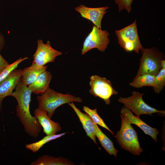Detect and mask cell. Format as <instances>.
<instances>
[{"mask_svg":"<svg viewBox=\"0 0 165 165\" xmlns=\"http://www.w3.org/2000/svg\"><path fill=\"white\" fill-rule=\"evenodd\" d=\"M69 105L73 109L81 123L87 136L90 138L96 144V136L95 134L94 121L87 113L82 112L75 105L73 102L68 103Z\"/></svg>","mask_w":165,"mask_h":165,"instance_id":"5bb4252c","label":"cell"},{"mask_svg":"<svg viewBox=\"0 0 165 165\" xmlns=\"http://www.w3.org/2000/svg\"><path fill=\"white\" fill-rule=\"evenodd\" d=\"M109 35L107 31L102 30L101 28L93 26L91 32L84 42L82 54H84L94 48H96L101 52L105 51L110 42L108 38Z\"/></svg>","mask_w":165,"mask_h":165,"instance_id":"ba28073f","label":"cell"},{"mask_svg":"<svg viewBox=\"0 0 165 165\" xmlns=\"http://www.w3.org/2000/svg\"><path fill=\"white\" fill-rule=\"evenodd\" d=\"M47 66H37L33 64L23 70L21 79L27 86L32 83L40 74L46 71Z\"/></svg>","mask_w":165,"mask_h":165,"instance_id":"2e32d148","label":"cell"},{"mask_svg":"<svg viewBox=\"0 0 165 165\" xmlns=\"http://www.w3.org/2000/svg\"><path fill=\"white\" fill-rule=\"evenodd\" d=\"M140 50L142 56L135 77L146 74L156 76L161 69L160 63L164 59L163 54L155 47L145 49L142 47Z\"/></svg>","mask_w":165,"mask_h":165,"instance_id":"277c9868","label":"cell"},{"mask_svg":"<svg viewBox=\"0 0 165 165\" xmlns=\"http://www.w3.org/2000/svg\"><path fill=\"white\" fill-rule=\"evenodd\" d=\"M83 109L86 113L89 116L95 123L105 128L110 132L113 135H114L113 132L107 126L103 120L98 114L97 112V108L92 109L88 107L83 106Z\"/></svg>","mask_w":165,"mask_h":165,"instance_id":"44dd1931","label":"cell"},{"mask_svg":"<svg viewBox=\"0 0 165 165\" xmlns=\"http://www.w3.org/2000/svg\"><path fill=\"white\" fill-rule=\"evenodd\" d=\"M143 93L134 91L132 92L131 96L125 98L120 97L118 101L123 104V107L130 110L138 118L143 114L151 115L156 113L165 114V111L158 110L145 103L143 99Z\"/></svg>","mask_w":165,"mask_h":165,"instance_id":"5b68a950","label":"cell"},{"mask_svg":"<svg viewBox=\"0 0 165 165\" xmlns=\"http://www.w3.org/2000/svg\"><path fill=\"white\" fill-rule=\"evenodd\" d=\"M32 92L20 79L11 96L15 97L17 105L16 115L24 126L25 132L30 136L37 138L41 132L42 127L37 119L31 114L30 104Z\"/></svg>","mask_w":165,"mask_h":165,"instance_id":"6da1fadb","label":"cell"},{"mask_svg":"<svg viewBox=\"0 0 165 165\" xmlns=\"http://www.w3.org/2000/svg\"><path fill=\"white\" fill-rule=\"evenodd\" d=\"M165 86V69L161 68L155 76L153 86L154 92L159 94Z\"/></svg>","mask_w":165,"mask_h":165,"instance_id":"7402d4cb","label":"cell"},{"mask_svg":"<svg viewBox=\"0 0 165 165\" xmlns=\"http://www.w3.org/2000/svg\"><path fill=\"white\" fill-rule=\"evenodd\" d=\"M28 57H21L14 62L9 64L0 74V82L3 80L13 70L16 69L22 61L28 59Z\"/></svg>","mask_w":165,"mask_h":165,"instance_id":"603a6c76","label":"cell"},{"mask_svg":"<svg viewBox=\"0 0 165 165\" xmlns=\"http://www.w3.org/2000/svg\"><path fill=\"white\" fill-rule=\"evenodd\" d=\"M160 64L161 68L165 69V60H164L163 59L161 61Z\"/></svg>","mask_w":165,"mask_h":165,"instance_id":"484cf974","label":"cell"},{"mask_svg":"<svg viewBox=\"0 0 165 165\" xmlns=\"http://www.w3.org/2000/svg\"><path fill=\"white\" fill-rule=\"evenodd\" d=\"M108 6L98 8H89L80 5L75 8L81 16L91 21L95 26L101 28L102 19L108 9Z\"/></svg>","mask_w":165,"mask_h":165,"instance_id":"30bf717a","label":"cell"},{"mask_svg":"<svg viewBox=\"0 0 165 165\" xmlns=\"http://www.w3.org/2000/svg\"><path fill=\"white\" fill-rule=\"evenodd\" d=\"M66 133L65 132L58 134L46 135L38 141L26 145L25 147L27 149L31 150L34 153H36L47 142L60 138Z\"/></svg>","mask_w":165,"mask_h":165,"instance_id":"ffe728a7","label":"cell"},{"mask_svg":"<svg viewBox=\"0 0 165 165\" xmlns=\"http://www.w3.org/2000/svg\"><path fill=\"white\" fill-rule=\"evenodd\" d=\"M23 70L15 69L0 82V107L3 99L11 96L13 90L16 87L22 75Z\"/></svg>","mask_w":165,"mask_h":165,"instance_id":"8fae6325","label":"cell"},{"mask_svg":"<svg viewBox=\"0 0 165 165\" xmlns=\"http://www.w3.org/2000/svg\"><path fill=\"white\" fill-rule=\"evenodd\" d=\"M120 116L121 128L115 137L122 149L132 154L140 156L143 150L140 146L137 133L131 124L122 115Z\"/></svg>","mask_w":165,"mask_h":165,"instance_id":"3957f363","label":"cell"},{"mask_svg":"<svg viewBox=\"0 0 165 165\" xmlns=\"http://www.w3.org/2000/svg\"><path fill=\"white\" fill-rule=\"evenodd\" d=\"M120 113L121 115L124 117L131 124H134L139 127L147 135L150 136L156 142L157 136L159 134V131L155 128H153L146 123L140 118L134 115L130 110L122 107Z\"/></svg>","mask_w":165,"mask_h":165,"instance_id":"4fadbf2b","label":"cell"},{"mask_svg":"<svg viewBox=\"0 0 165 165\" xmlns=\"http://www.w3.org/2000/svg\"><path fill=\"white\" fill-rule=\"evenodd\" d=\"M37 100L38 107L46 111L49 117L51 119L56 109L61 105L76 102L83 101L80 97H76L69 94H63L57 92L49 88L44 93L38 95Z\"/></svg>","mask_w":165,"mask_h":165,"instance_id":"7a4b0ae2","label":"cell"},{"mask_svg":"<svg viewBox=\"0 0 165 165\" xmlns=\"http://www.w3.org/2000/svg\"><path fill=\"white\" fill-rule=\"evenodd\" d=\"M37 47L33 55L32 64L37 66H43L50 62H53L56 58L61 55L62 53L53 48L49 41L46 44L41 39L37 41Z\"/></svg>","mask_w":165,"mask_h":165,"instance_id":"9c48e42d","label":"cell"},{"mask_svg":"<svg viewBox=\"0 0 165 165\" xmlns=\"http://www.w3.org/2000/svg\"><path fill=\"white\" fill-rule=\"evenodd\" d=\"M72 161L63 157H56L47 155H44L38 158L36 160L32 162L31 165H73Z\"/></svg>","mask_w":165,"mask_h":165,"instance_id":"e0dca14e","label":"cell"},{"mask_svg":"<svg viewBox=\"0 0 165 165\" xmlns=\"http://www.w3.org/2000/svg\"><path fill=\"white\" fill-rule=\"evenodd\" d=\"M52 77L51 74L46 71L39 75L35 80L28 86V87L33 94H43L50 88L49 85Z\"/></svg>","mask_w":165,"mask_h":165,"instance_id":"9a60e30c","label":"cell"},{"mask_svg":"<svg viewBox=\"0 0 165 165\" xmlns=\"http://www.w3.org/2000/svg\"><path fill=\"white\" fill-rule=\"evenodd\" d=\"M34 114V116L42 127L43 132L46 135H55L61 130L60 124L52 120L46 111L38 108L35 109Z\"/></svg>","mask_w":165,"mask_h":165,"instance_id":"7c38bea8","label":"cell"},{"mask_svg":"<svg viewBox=\"0 0 165 165\" xmlns=\"http://www.w3.org/2000/svg\"><path fill=\"white\" fill-rule=\"evenodd\" d=\"M5 45V38L2 33L0 32V74L9 64L2 56L0 52Z\"/></svg>","mask_w":165,"mask_h":165,"instance_id":"cb8c5ba5","label":"cell"},{"mask_svg":"<svg viewBox=\"0 0 165 165\" xmlns=\"http://www.w3.org/2000/svg\"><path fill=\"white\" fill-rule=\"evenodd\" d=\"M95 133L102 146L110 155H113L116 158L118 150L114 147L113 142L99 128L97 125L94 122Z\"/></svg>","mask_w":165,"mask_h":165,"instance_id":"ac0fdd59","label":"cell"},{"mask_svg":"<svg viewBox=\"0 0 165 165\" xmlns=\"http://www.w3.org/2000/svg\"><path fill=\"white\" fill-rule=\"evenodd\" d=\"M155 75L146 74L140 75L134 78L129 85L132 87L139 88L144 86L153 87Z\"/></svg>","mask_w":165,"mask_h":165,"instance_id":"d6986e66","label":"cell"},{"mask_svg":"<svg viewBox=\"0 0 165 165\" xmlns=\"http://www.w3.org/2000/svg\"><path fill=\"white\" fill-rule=\"evenodd\" d=\"M115 32L119 43L125 51L139 53L142 46L138 37L136 20L130 25L116 30Z\"/></svg>","mask_w":165,"mask_h":165,"instance_id":"8992f818","label":"cell"},{"mask_svg":"<svg viewBox=\"0 0 165 165\" xmlns=\"http://www.w3.org/2000/svg\"><path fill=\"white\" fill-rule=\"evenodd\" d=\"M133 0H115V2L118 6L119 12L125 9L129 13L131 11V4Z\"/></svg>","mask_w":165,"mask_h":165,"instance_id":"d4e9b609","label":"cell"},{"mask_svg":"<svg viewBox=\"0 0 165 165\" xmlns=\"http://www.w3.org/2000/svg\"><path fill=\"white\" fill-rule=\"evenodd\" d=\"M90 79V93L96 97L102 99L106 105H109L111 97L118 94L117 91L113 88L111 81L105 78L96 75H92Z\"/></svg>","mask_w":165,"mask_h":165,"instance_id":"52a82bcc","label":"cell"}]
</instances>
